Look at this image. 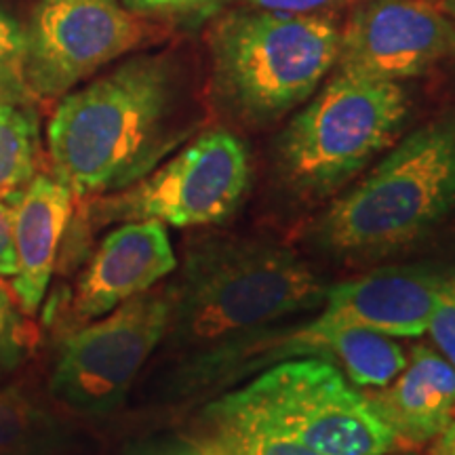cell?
Instances as JSON below:
<instances>
[{"label": "cell", "mask_w": 455, "mask_h": 455, "mask_svg": "<svg viewBox=\"0 0 455 455\" xmlns=\"http://www.w3.org/2000/svg\"><path fill=\"white\" fill-rule=\"evenodd\" d=\"M188 133L178 68L167 55H141L66 93L47 141L53 175L84 198L146 178Z\"/></svg>", "instance_id": "obj_1"}, {"label": "cell", "mask_w": 455, "mask_h": 455, "mask_svg": "<svg viewBox=\"0 0 455 455\" xmlns=\"http://www.w3.org/2000/svg\"><path fill=\"white\" fill-rule=\"evenodd\" d=\"M327 289L291 249L253 238H212L188 255L178 284L167 289V335L204 358L284 318L318 310Z\"/></svg>", "instance_id": "obj_2"}, {"label": "cell", "mask_w": 455, "mask_h": 455, "mask_svg": "<svg viewBox=\"0 0 455 455\" xmlns=\"http://www.w3.org/2000/svg\"><path fill=\"white\" fill-rule=\"evenodd\" d=\"M455 209V108L409 133L316 221L339 259H379L430 235Z\"/></svg>", "instance_id": "obj_3"}, {"label": "cell", "mask_w": 455, "mask_h": 455, "mask_svg": "<svg viewBox=\"0 0 455 455\" xmlns=\"http://www.w3.org/2000/svg\"><path fill=\"white\" fill-rule=\"evenodd\" d=\"M213 89L247 124H268L304 104L335 68L339 26L331 17L241 9L209 34Z\"/></svg>", "instance_id": "obj_4"}, {"label": "cell", "mask_w": 455, "mask_h": 455, "mask_svg": "<svg viewBox=\"0 0 455 455\" xmlns=\"http://www.w3.org/2000/svg\"><path fill=\"white\" fill-rule=\"evenodd\" d=\"M409 108L401 83L335 72L278 138L281 175L299 196L335 195L396 140Z\"/></svg>", "instance_id": "obj_5"}, {"label": "cell", "mask_w": 455, "mask_h": 455, "mask_svg": "<svg viewBox=\"0 0 455 455\" xmlns=\"http://www.w3.org/2000/svg\"><path fill=\"white\" fill-rule=\"evenodd\" d=\"M247 146L228 129H209L146 178L112 195L95 196L87 226L158 221L190 228L221 224L249 188Z\"/></svg>", "instance_id": "obj_6"}, {"label": "cell", "mask_w": 455, "mask_h": 455, "mask_svg": "<svg viewBox=\"0 0 455 455\" xmlns=\"http://www.w3.org/2000/svg\"><path fill=\"white\" fill-rule=\"evenodd\" d=\"M238 395L321 455H390L401 447L365 392L323 358L276 363Z\"/></svg>", "instance_id": "obj_7"}, {"label": "cell", "mask_w": 455, "mask_h": 455, "mask_svg": "<svg viewBox=\"0 0 455 455\" xmlns=\"http://www.w3.org/2000/svg\"><path fill=\"white\" fill-rule=\"evenodd\" d=\"M169 291H146L72 331L51 371L53 398L81 413L112 411L167 338Z\"/></svg>", "instance_id": "obj_8"}, {"label": "cell", "mask_w": 455, "mask_h": 455, "mask_svg": "<svg viewBox=\"0 0 455 455\" xmlns=\"http://www.w3.org/2000/svg\"><path fill=\"white\" fill-rule=\"evenodd\" d=\"M146 38L148 26L116 0H41L26 32L28 87L61 98Z\"/></svg>", "instance_id": "obj_9"}, {"label": "cell", "mask_w": 455, "mask_h": 455, "mask_svg": "<svg viewBox=\"0 0 455 455\" xmlns=\"http://www.w3.org/2000/svg\"><path fill=\"white\" fill-rule=\"evenodd\" d=\"M455 53V21L432 0H356L335 68L369 81L422 76Z\"/></svg>", "instance_id": "obj_10"}, {"label": "cell", "mask_w": 455, "mask_h": 455, "mask_svg": "<svg viewBox=\"0 0 455 455\" xmlns=\"http://www.w3.org/2000/svg\"><path fill=\"white\" fill-rule=\"evenodd\" d=\"M178 268L167 226L158 221H124L114 228L78 276L72 293L74 323H87L135 295L155 289Z\"/></svg>", "instance_id": "obj_11"}, {"label": "cell", "mask_w": 455, "mask_h": 455, "mask_svg": "<svg viewBox=\"0 0 455 455\" xmlns=\"http://www.w3.org/2000/svg\"><path fill=\"white\" fill-rule=\"evenodd\" d=\"M443 276L426 266H403L331 284L315 318L388 338H419L428 327Z\"/></svg>", "instance_id": "obj_12"}, {"label": "cell", "mask_w": 455, "mask_h": 455, "mask_svg": "<svg viewBox=\"0 0 455 455\" xmlns=\"http://www.w3.org/2000/svg\"><path fill=\"white\" fill-rule=\"evenodd\" d=\"M261 348L266 361H287V358L315 356L333 363L350 384L358 388H382L390 384L407 365L409 352L388 335L358 327H341L321 323L318 318L304 327L287 333H261L243 344L232 346L215 356V363H224L241 352Z\"/></svg>", "instance_id": "obj_13"}, {"label": "cell", "mask_w": 455, "mask_h": 455, "mask_svg": "<svg viewBox=\"0 0 455 455\" xmlns=\"http://www.w3.org/2000/svg\"><path fill=\"white\" fill-rule=\"evenodd\" d=\"M367 398L401 445H426L455 424V367L436 348L418 344L405 369Z\"/></svg>", "instance_id": "obj_14"}, {"label": "cell", "mask_w": 455, "mask_h": 455, "mask_svg": "<svg viewBox=\"0 0 455 455\" xmlns=\"http://www.w3.org/2000/svg\"><path fill=\"white\" fill-rule=\"evenodd\" d=\"M74 198L70 188L55 175H34L13 195V291L28 315L41 308L47 295L57 251L74 213Z\"/></svg>", "instance_id": "obj_15"}, {"label": "cell", "mask_w": 455, "mask_h": 455, "mask_svg": "<svg viewBox=\"0 0 455 455\" xmlns=\"http://www.w3.org/2000/svg\"><path fill=\"white\" fill-rule=\"evenodd\" d=\"M212 426L207 455H321L272 422L266 413L236 392L218 398L207 409Z\"/></svg>", "instance_id": "obj_16"}, {"label": "cell", "mask_w": 455, "mask_h": 455, "mask_svg": "<svg viewBox=\"0 0 455 455\" xmlns=\"http://www.w3.org/2000/svg\"><path fill=\"white\" fill-rule=\"evenodd\" d=\"M38 123L26 106L0 104V196L15 195L34 178Z\"/></svg>", "instance_id": "obj_17"}, {"label": "cell", "mask_w": 455, "mask_h": 455, "mask_svg": "<svg viewBox=\"0 0 455 455\" xmlns=\"http://www.w3.org/2000/svg\"><path fill=\"white\" fill-rule=\"evenodd\" d=\"M49 415L41 411L24 392L0 388V455L38 451L51 435Z\"/></svg>", "instance_id": "obj_18"}, {"label": "cell", "mask_w": 455, "mask_h": 455, "mask_svg": "<svg viewBox=\"0 0 455 455\" xmlns=\"http://www.w3.org/2000/svg\"><path fill=\"white\" fill-rule=\"evenodd\" d=\"M26 32L0 13V104L28 106L34 93L26 78Z\"/></svg>", "instance_id": "obj_19"}, {"label": "cell", "mask_w": 455, "mask_h": 455, "mask_svg": "<svg viewBox=\"0 0 455 455\" xmlns=\"http://www.w3.org/2000/svg\"><path fill=\"white\" fill-rule=\"evenodd\" d=\"M426 333L435 348L455 367V272L443 276Z\"/></svg>", "instance_id": "obj_20"}, {"label": "cell", "mask_w": 455, "mask_h": 455, "mask_svg": "<svg viewBox=\"0 0 455 455\" xmlns=\"http://www.w3.org/2000/svg\"><path fill=\"white\" fill-rule=\"evenodd\" d=\"M28 348L21 310L4 287H0V373H7L24 361Z\"/></svg>", "instance_id": "obj_21"}, {"label": "cell", "mask_w": 455, "mask_h": 455, "mask_svg": "<svg viewBox=\"0 0 455 455\" xmlns=\"http://www.w3.org/2000/svg\"><path fill=\"white\" fill-rule=\"evenodd\" d=\"M230 0H124L129 11L140 15L181 17V20H204L220 13Z\"/></svg>", "instance_id": "obj_22"}, {"label": "cell", "mask_w": 455, "mask_h": 455, "mask_svg": "<svg viewBox=\"0 0 455 455\" xmlns=\"http://www.w3.org/2000/svg\"><path fill=\"white\" fill-rule=\"evenodd\" d=\"M247 9L272 11V13L306 15V17H329L333 11L350 3V0H241Z\"/></svg>", "instance_id": "obj_23"}, {"label": "cell", "mask_w": 455, "mask_h": 455, "mask_svg": "<svg viewBox=\"0 0 455 455\" xmlns=\"http://www.w3.org/2000/svg\"><path fill=\"white\" fill-rule=\"evenodd\" d=\"M13 195L0 196V278H13L17 255L13 241Z\"/></svg>", "instance_id": "obj_24"}, {"label": "cell", "mask_w": 455, "mask_h": 455, "mask_svg": "<svg viewBox=\"0 0 455 455\" xmlns=\"http://www.w3.org/2000/svg\"><path fill=\"white\" fill-rule=\"evenodd\" d=\"M435 455H455V424L441 436V439H436Z\"/></svg>", "instance_id": "obj_25"}, {"label": "cell", "mask_w": 455, "mask_h": 455, "mask_svg": "<svg viewBox=\"0 0 455 455\" xmlns=\"http://www.w3.org/2000/svg\"><path fill=\"white\" fill-rule=\"evenodd\" d=\"M436 3H439V7L455 21V0H436Z\"/></svg>", "instance_id": "obj_26"}, {"label": "cell", "mask_w": 455, "mask_h": 455, "mask_svg": "<svg viewBox=\"0 0 455 455\" xmlns=\"http://www.w3.org/2000/svg\"><path fill=\"white\" fill-rule=\"evenodd\" d=\"M181 455H207L203 451V449H196V451H188V453H181Z\"/></svg>", "instance_id": "obj_27"}]
</instances>
